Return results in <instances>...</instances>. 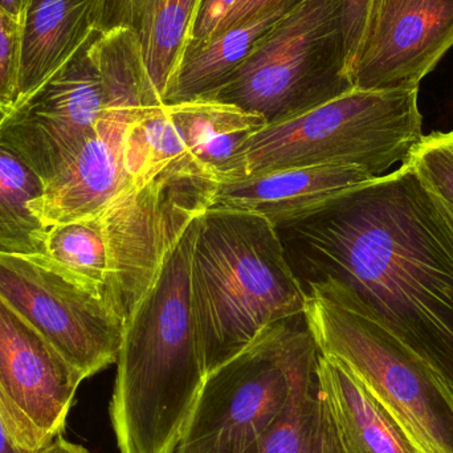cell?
Returning a JSON list of instances; mask_svg holds the SVG:
<instances>
[{
    "mask_svg": "<svg viewBox=\"0 0 453 453\" xmlns=\"http://www.w3.org/2000/svg\"><path fill=\"white\" fill-rule=\"evenodd\" d=\"M346 0H301L207 100L287 121L353 90L346 73Z\"/></svg>",
    "mask_w": 453,
    "mask_h": 453,
    "instance_id": "cell-6",
    "label": "cell"
},
{
    "mask_svg": "<svg viewBox=\"0 0 453 453\" xmlns=\"http://www.w3.org/2000/svg\"><path fill=\"white\" fill-rule=\"evenodd\" d=\"M0 453H20L8 436L4 426H3L2 419H0Z\"/></svg>",
    "mask_w": 453,
    "mask_h": 453,
    "instance_id": "cell-29",
    "label": "cell"
},
{
    "mask_svg": "<svg viewBox=\"0 0 453 453\" xmlns=\"http://www.w3.org/2000/svg\"><path fill=\"white\" fill-rule=\"evenodd\" d=\"M0 300L85 380L116 364L124 322L48 256L0 252Z\"/></svg>",
    "mask_w": 453,
    "mask_h": 453,
    "instance_id": "cell-9",
    "label": "cell"
},
{
    "mask_svg": "<svg viewBox=\"0 0 453 453\" xmlns=\"http://www.w3.org/2000/svg\"><path fill=\"white\" fill-rule=\"evenodd\" d=\"M236 0H202L196 16V26L191 34L190 42H206L214 35L215 29L219 26L226 12L231 10Z\"/></svg>",
    "mask_w": 453,
    "mask_h": 453,
    "instance_id": "cell-26",
    "label": "cell"
},
{
    "mask_svg": "<svg viewBox=\"0 0 453 453\" xmlns=\"http://www.w3.org/2000/svg\"><path fill=\"white\" fill-rule=\"evenodd\" d=\"M98 31L52 76L0 117V141L36 172L45 186L74 158L105 111L96 56Z\"/></svg>",
    "mask_w": 453,
    "mask_h": 453,
    "instance_id": "cell-11",
    "label": "cell"
},
{
    "mask_svg": "<svg viewBox=\"0 0 453 453\" xmlns=\"http://www.w3.org/2000/svg\"><path fill=\"white\" fill-rule=\"evenodd\" d=\"M406 162L453 217V132L425 135Z\"/></svg>",
    "mask_w": 453,
    "mask_h": 453,
    "instance_id": "cell-23",
    "label": "cell"
},
{
    "mask_svg": "<svg viewBox=\"0 0 453 453\" xmlns=\"http://www.w3.org/2000/svg\"><path fill=\"white\" fill-rule=\"evenodd\" d=\"M218 185L188 154L133 183L101 214L109 255L105 298L122 322L188 225L210 209Z\"/></svg>",
    "mask_w": 453,
    "mask_h": 453,
    "instance_id": "cell-8",
    "label": "cell"
},
{
    "mask_svg": "<svg viewBox=\"0 0 453 453\" xmlns=\"http://www.w3.org/2000/svg\"><path fill=\"white\" fill-rule=\"evenodd\" d=\"M149 109L106 106L85 145L32 203L45 226L97 217L133 185L125 167V138L130 125Z\"/></svg>",
    "mask_w": 453,
    "mask_h": 453,
    "instance_id": "cell-13",
    "label": "cell"
},
{
    "mask_svg": "<svg viewBox=\"0 0 453 453\" xmlns=\"http://www.w3.org/2000/svg\"><path fill=\"white\" fill-rule=\"evenodd\" d=\"M96 0H27L19 19L18 92L31 93L95 31Z\"/></svg>",
    "mask_w": 453,
    "mask_h": 453,
    "instance_id": "cell-16",
    "label": "cell"
},
{
    "mask_svg": "<svg viewBox=\"0 0 453 453\" xmlns=\"http://www.w3.org/2000/svg\"><path fill=\"white\" fill-rule=\"evenodd\" d=\"M44 191L36 172L0 141V252L44 255L48 226L32 210Z\"/></svg>",
    "mask_w": 453,
    "mask_h": 453,
    "instance_id": "cell-20",
    "label": "cell"
},
{
    "mask_svg": "<svg viewBox=\"0 0 453 453\" xmlns=\"http://www.w3.org/2000/svg\"><path fill=\"white\" fill-rule=\"evenodd\" d=\"M19 21L0 8V117L18 92Z\"/></svg>",
    "mask_w": 453,
    "mask_h": 453,
    "instance_id": "cell-24",
    "label": "cell"
},
{
    "mask_svg": "<svg viewBox=\"0 0 453 453\" xmlns=\"http://www.w3.org/2000/svg\"><path fill=\"white\" fill-rule=\"evenodd\" d=\"M165 106L188 156L219 183L245 141L266 127L257 114L207 98Z\"/></svg>",
    "mask_w": 453,
    "mask_h": 453,
    "instance_id": "cell-19",
    "label": "cell"
},
{
    "mask_svg": "<svg viewBox=\"0 0 453 453\" xmlns=\"http://www.w3.org/2000/svg\"><path fill=\"white\" fill-rule=\"evenodd\" d=\"M353 89H415L453 47V0H346Z\"/></svg>",
    "mask_w": 453,
    "mask_h": 453,
    "instance_id": "cell-10",
    "label": "cell"
},
{
    "mask_svg": "<svg viewBox=\"0 0 453 453\" xmlns=\"http://www.w3.org/2000/svg\"><path fill=\"white\" fill-rule=\"evenodd\" d=\"M44 255L105 297L109 255L101 215L50 226Z\"/></svg>",
    "mask_w": 453,
    "mask_h": 453,
    "instance_id": "cell-22",
    "label": "cell"
},
{
    "mask_svg": "<svg viewBox=\"0 0 453 453\" xmlns=\"http://www.w3.org/2000/svg\"><path fill=\"white\" fill-rule=\"evenodd\" d=\"M198 218L125 319L109 407L119 453H174L206 380L190 293Z\"/></svg>",
    "mask_w": 453,
    "mask_h": 453,
    "instance_id": "cell-2",
    "label": "cell"
},
{
    "mask_svg": "<svg viewBox=\"0 0 453 453\" xmlns=\"http://www.w3.org/2000/svg\"><path fill=\"white\" fill-rule=\"evenodd\" d=\"M419 88L353 89L245 141L226 180L290 167L349 165L380 178L404 164L423 134ZM222 182V183H223Z\"/></svg>",
    "mask_w": 453,
    "mask_h": 453,
    "instance_id": "cell-4",
    "label": "cell"
},
{
    "mask_svg": "<svg viewBox=\"0 0 453 453\" xmlns=\"http://www.w3.org/2000/svg\"><path fill=\"white\" fill-rule=\"evenodd\" d=\"M27 0H0V8L19 21Z\"/></svg>",
    "mask_w": 453,
    "mask_h": 453,
    "instance_id": "cell-28",
    "label": "cell"
},
{
    "mask_svg": "<svg viewBox=\"0 0 453 453\" xmlns=\"http://www.w3.org/2000/svg\"><path fill=\"white\" fill-rule=\"evenodd\" d=\"M300 2L288 0L250 23L220 32L206 42H188L165 93L164 105L207 98L219 89L250 55L258 37Z\"/></svg>",
    "mask_w": 453,
    "mask_h": 453,
    "instance_id": "cell-18",
    "label": "cell"
},
{
    "mask_svg": "<svg viewBox=\"0 0 453 453\" xmlns=\"http://www.w3.org/2000/svg\"><path fill=\"white\" fill-rule=\"evenodd\" d=\"M319 353L342 362L422 453H453V393L395 335L364 314L308 298Z\"/></svg>",
    "mask_w": 453,
    "mask_h": 453,
    "instance_id": "cell-7",
    "label": "cell"
},
{
    "mask_svg": "<svg viewBox=\"0 0 453 453\" xmlns=\"http://www.w3.org/2000/svg\"><path fill=\"white\" fill-rule=\"evenodd\" d=\"M244 453H346L319 380Z\"/></svg>",
    "mask_w": 453,
    "mask_h": 453,
    "instance_id": "cell-21",
    "label": "cell"
},
{
    "mask_svg": "<svg viewBox=\"0 0 453 453\" xmlns=\"http://www.w3.org/2000/svg\"><path fill=\"white\" fill-rule=\"evenodd\" d=\"M190 293L207 374L266 326L306 308L273 223L214 207L198 218Z\"/></svg>",
    "mask_w": 453,
    "mask_h": 453,
    "instance_id": "cell-3",
    "label": "cell"
},
{
    "mask_svg": "<svg viewBox=\"0 0 453 453\" xmlns=\"http://www.w3.org/2000/svg\"><path fill=\"white\" fill-rule=\"evenodd\" d=\"M287 2L288 0H236L215 29L214 35L250 23L260 16L281 7Z\"/></svg>",
    "mask_w": 453,
    "mask_h": 453,
    "instance_id": "cell-25",
    "label": "cell"
},
{
    "mask_svg": "<svg viewBox=\"0 0 453 453\" xmlns=\"http://www.w3.org/2000/svg\"><path fill=\"white\" fill-rule=\"evenodd\" d=\"M305 311L266 326L209 372L174 453H244L317 382Z\"/></svg>",
    "mask_w": 453,
    "mask_h": 453,
    "instance_id": "cell-5",
    "label": "cell"
},
{
    "mask_svg": "<svg viewBox=\"0 0 453 453\" xmlns=\"http://www.w3.org/2000/svg\"><path fill=\"white\" fill-rule=\"evenodd\" d=\"M37 453H90L85 447L66 441L63 435L58 436L47 447Z\"/></svg>",
    "mask_w": 453,
    "mask_h": 453,
    "instance_id": "cell-27",
    "label": "cell"
},
{
    "mask_svg": "<svg viewBox=\"0 0 453 453\" xmlns=\"http://www.w3.org/2000/svg\"><path fill=\"white\" fill-rule=\"evenodd\" d=\"M317 380L346 453H422L342 362L319 353Z\"/></svg>",
    "mask_w": 453,
    "mask_h": 453,
    "instance_id": "cell-17",
    "label": "cell"
},
{
    "mask_svg": "<svg viewBox=\"0 0 453 453\" xmlns=\"http://www.w3.org/2000/svg\"><path fill=\"white\" fill-rule=\"evenodd\" d=\"M85 378L0 300V419L20 453L63 435Z\"/></svg>",
    "mask_w": 453,
    "mask_h": 453,
    "instance_id": "cell-12",
    "label": "cell"
},
{
    "mask_svg": "<svg viewBox=\"0 0 453 453\" xmlns=\"http://www.w3.org/2000/svg\"><path fill=\"white\" fill-rule=\"evenodd\" d=\"M306 300L385 327L453 393V217L411 165L274 225Z\"/></svg>",
    "mask_w": 453,
    "mask_h": 453,
    "instance_id": "cell-1",
    "label": "cell"
},
{
    "mask_svg": "<svg viewBox=\"0 0 453 453\" xmlns=\"http://www.w3.org/2000/svg\"><path fill=\"white\" fill-rule=\"evenodd\" d=\"M370 180L374 177L369 173L349 165L274 170L219 183L210 207L250 212L276 225L338 191Z\"/></svg>",
    "mask_w": 453,
    "mask_h": 453,
    "instance_id": "cell-14",
    "label": "cell"
},
{
    "mask_svg": "<svg viewBox=\"0 0 453 453\" xmlns=\"http://www.w3.org/2000/svg\"><path fill=\"white\" fill-rule=\"evenodd\" d=\"M202 0H96L95 29L137 37L149 76L164 101L190 42Z\"/></svg>",
    "mask_w": 453,
    "mask_h": 453,
    "instance_id": "cell-15",
    "label": "cell"
}]
</instances>
